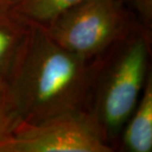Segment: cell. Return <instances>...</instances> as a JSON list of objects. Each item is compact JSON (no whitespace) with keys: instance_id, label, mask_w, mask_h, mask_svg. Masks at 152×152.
I'll return each instance as SVG.
<instances>
[{"instance_id":"cell-1","label":"cell","mask_w":152,"mask_h":152,"mask_svg":"<svg viewBox=\"0 0 152 152\" xmlns=\"http://www.w3.org/2000/svg\"><path fill=\"white\" fill-rule=\"evenodd\" d=\"M96 60L70 53L42 27L30 23L7 80L9 95L23 123L87 110Z\"/></svg>"},{"instance_id":"cell-2","label":"cell","mask_w":152,"mask_h":152,"mask_svg":"<svg viewBox=\"0 0 152 152\" xmlns=\"http://www.w3.org/2000/svg\"><path fill=\"white\" fill-rule=\"evenodd\" d=\"M148 33L133 29L96 60L87 110L108 140L115 137L132 114L147 78Z\"/></svg>"},{"instance_id":"cell-3","label":"cell","mask_w":152,"mask_h":152,"mask_svg":"<svg viewBox=\"0 0 152 152\" xmlns=\"http://www.w3.org/2000/svg\"><path fill=\"white\" fill-rule=\"evenodd\" d=\"M42 28L62 48L90 61L133 30L121 0H85Z\"/></svg>"},{"instance_id":"cell-4","label":"cell","mask_w":152,"mask_h":152,"mask_svg":"<svg viewBox=\"0 0 152 152\" xmlns=\"http://www.w3.org/2000/svg\"><path fill=\"white\" fill-rule=\"evenodd\" d=\"M113 148L96 118L85 109L22 123L0 143V152H112Z\"/></svg>"},{"instance_id":"cell-5","label":"cell","mask_w":152,"mask_h":152,"mask_svg":"<svg viewBox=\"0 0 152 152\" xmlns=\"http://www.w3.org/2000/svg\"><path fill=\"white\" fill-rule=\"evenodd\" d=\"M123 147L129 152L152 150V78L147 75L144 89L132 114L126 123Z\"/></svg>"},{"instance_id":"cell-6","label":"cell","mask_w":152,"mask_h":152,"mask_svg":"<svg viewBox=\"0 0 152 152\" xmlns=\"http://www.w3.org/2000/svg\"><path fill=\"white\" fill-rule=\"evenodd\" d=\"M30 30V23L10 9H0V83L7 86L18 53Z\"/></svg>"},{"instance_id":"cell-7","label":"cell","mask_w":152,"mask_h":152,"mask_svg":"<svg viewBox=\"0 0 152 152\" xmlns=\"http://www.w3.org/2000/svg\"><path fill=\"white\" fill-rule=\"evenodd\" d=\"M85 0H14L10 10L27 22L47 27Z\"/></svg>"},{"instance_id":"cell-8","label":"cell","mask_w":152,"mask_h":152,"mask_svg":"<svg viewBox=\"0 0 152 152\" xmlns=\"http://www.w3.org/2000/svg\"><path fill=\"white\" fill-rule=\"evenodd\" d=\"M22 123L7 86L0 83V143L11 136Z\"/></svg>"},{"instance_id":"cell-9","label":"cell","mask_w":152,"mask_h":152,"mask_svg":"<svg viewBox=\"0 0 152 152\" xmlns=\"http://www.w3.org/2000/svg\"><path fill=\"white\" fill-rule=\"evenodd\" d=\"M137 9L141 18L145 21V26L148 28V24L151 25L152 16V0H129Z\"/></svg>"},{"instance_id":"cell-10","label":"cell","mask_w":152,"mask_h":152,"mask_svg":"<svg viewBox=\"0 0 152 152\" xmlns=\"http://www.w3.org/2000/svg\"><path fill=\"white\" fill-rule=\"evenodd\" d=\"M14 0H0V9H8L10 8L11 4Z\"/></svg>"}]
</instances>
